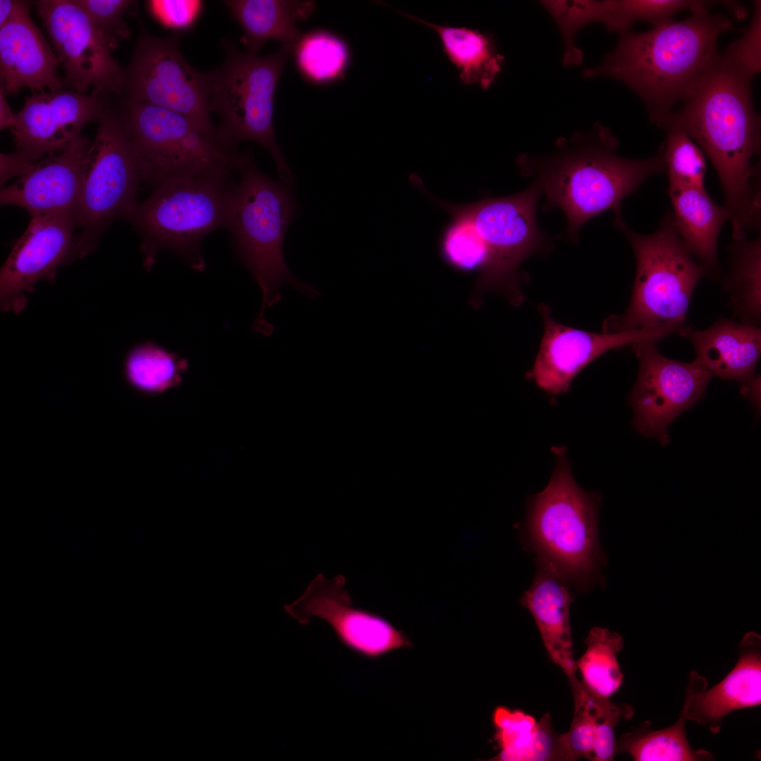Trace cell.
<instances>
[{
  "instance_id": "cell-1",
  "label": "cell",
  "mask_w": 761,
  "mask_h": 761,
  "mask_svg": "<svg viewBox=\"0 0 761 761\" xmlns=\"http://www.w3.org/2000/svg\"><path fill=\"white\" fill-rule=\"evenodd\" d=\"M753 79L721 55L685 104L655 123L678 130L702 149L722 183L732 236L760 229V119L752 99Z\"/></svg>"
},
{
  "instance_id": "cell-2",
  "label": "cell",
  "mask_w": 761,
  "mask_h": 761,
  "mask_svg": "<svg viewBox=\"0 0 761 761\" xmlns=\"http://www.w3.org/2000/svg\"><path fill=\"white\" fill-rule=\"evenodd\" d=\"M732 21L709 7L691 11L641 32L619 35L616 47L598 66L583 70L587 79L610 77L631 88L647 106L652 122L686 100L716 62L717 39Z\"/></svg>"
},
{
  "instance_id": "cell-3",
  "label": "cell",
  "mask_w": 761,
  "mask_h": 761,
  "mask_svg": "<svg viewBox=\"0 0 761 761\" xmlns=\"http://www.w3.org/2000/svg\"><path fill=\"white\" fill-rule=\"evenodd\" d=\"M618 145L610 130L596 123L588 132L558 139L552 154H524L516 159L521 174L539 183L545 198L542 209L564 212L571 242L578 241L579 230L597 215L612 209L614 217L621 216L625 197L648 178L666 171L661 148L649 159H631L617 154Z\"/></svg>"
},
{
  "instance_id": "cell-4",
  "label": "cell",
  "mask_w": 761,
  "mask_h": 761,
  "mask_svg": "<svg viewBox=\"0 0 761 761\" xmlns=\"http://www.w3.org/2000/svg\"><path fill=\"white\" fill-rule=\"evenodd\" d=\"M238 173L240 179L232 183L229 191L225 228L230 233L239 262L261 291V307L252 330L268 337L274 326L265 318V311L282 299L283 285L311 300L321 293L311 283L296 278L285 259V237L297 211L292 185L264 174L250 154Z\"/></svg>"
},
{
  "instance_id": "cell-5",
  "label": "cell",
  "mask_w": 761,
  "mask_h": 761,
  "mask_svg": "<svg viewBox=\"0 0 761 761\" xmlns=\"http://www.w3.org/2000/svg\"><path fill=\"white\" fill-rule=\"evenodd\" d=\"M555 465L546 488L527 504L522 531L526 546L576 590L604 583L607 558L598 535L600 494L582 489L572 475L564 447L552 448Z\"/></svg>"
},
{
  "instance_id": "cell-6",
  "label": "cell",
  "mask_w": 761,
  "mask_h": 761,
  "mask_svg": "<svg viewBox=\"0 0 761 761\" xmlns=\"http://www.w3.org/2000/svg\"><path fill=\"white\" fill-rule=\"evenodd\" d=\"M614 225L631 245L636 274L627 310L605 320L603 332L672 328L688 337L692 332L688 321L692 294L707 272L683 243L672 212L666 213L660 227L650 235L633 231L622 216L614 217Z\"/></svg>"
},
{
  "instance_id": "cell-7",
  "label": "cell",
  "mask_w": 761,
  "mask_h": 761,
  "mask_svg": "<svg viewBox=\"0 0 761 761\" xmlns=\"http://www.w3.org/2000/svg\"><path fill=\"white\" fill-rule=\"evenodd\" d=\"M231 171L204 173L156 186L126 218L140 234L143 265L150 271L162 251H170L194 270L203 271L202 242L225 228Z\"/></svg>"
},
{
  "instance_id": "cell-8",
  "label": "cell",
  "mask_w": 761,
  "mask_h": 761,
  "mask_svg": "<svg viewBox=\"0 0 761 761\" xmlns=\"http://www.w3.org/2000/svg\"><path fill=\"white\" fill-rule=\"evenodd\" d=\"M225 59L210 72V109L220 119L221 144L232 151L244 141L260 144L272 156L280 180L293 185V176L276 142L274 97L285 64L292 54L281 46L275 53L259 56L224 42Z\"/></svg>"
},
{
  "instance_id": "cell-9",
  "label": "cell",
  "mask_w": 761,
  "mask_h": 761,
  "mask_svg": "<svg viewBox=\"0 0 761 761\" xmlns=\"http://www.w3.org/2000/svg\"><path fill=\"white\" fill-rule=\"evenodd\" d=\"M111 97L97 122L76 214L78 233L89 253L112 222L132 212L138 188L146 181L125 112Z\"/></svg>"
},
{
  "instance_id": "cell-10",
  "label": "cell",
  "mask_w": 761,
  "mask_h": 761,
  "mask_svg": "<svg viewBox=\"0 0 761 761\" xmlns=\"http://www.w3.org/2000/svg\"><path fill=\"white\" fill-rule=\"evenodd\" d=\"M541 194L540 186L534 180L517 194L466 204H450L431 197L450 214L469 218L487 247V261L470 300L475 308L488 290L502 292L514 305L523 301L519 268L528 256L550 245L537 221V203Z\"/></svg>"
},
{
  "instance_id": "cell-11",
  "label": "cell",
  "mask_w": 761,
  "mask_h": 761,
  "mask_svg": "<svg viewBox=\"0 0 761 761\" xmlns=\"http://www.w3.org/2000/svg\"><path fill=\"white\" fill-rule=\"evenodd\" d=\"M118 98L144 163L145 182L154 187L213 171L238 172L249 156L228 149L216 135L182 115Z\"/></svg>"
},
{
  "instance_id": "cell-12",
  "label": "cell",
  "mask_w": 761,
  "mask_h": 761,
  "mask_svg": "<svg viewBox=\"0 0 761 761\" xmlns=\"http://www.w3.org/2000/svg\"><path fill=\"white\" fill-rule=\"evenodd\" d=\"M120 97L182 115L211 134L210 72L184 58L177 35L157 37L141 30L124 68Z\"/></svg>"
},
{
  "instance_id": "cell-13",
  "label": "cell",
  "mask_w": 761,
  "mask_h": 761,
  "mask_svg": "<svg viewBox=\"0 0 761 761\" xmlns=\"http://www.w3.org/2000/svg\"><path fill=\"white\" fill-rule=\"evenodd\" d=\"M35 4L72 89L86 93L92 88L105 96L120 95L124 68L76 1L39 0Z\"/></svg>"
},
{
  "instance_id": "cell-14",
  "label": "cell",
  "mask_w": 761,
  "mask_h": 761,
  "mask_svg": "<svg viewBox=\"0 0 761 761\" xmlns=\"http://www.w3.org/2000/svg\"><path fill=\"white\" fill-rule=\"evenodd\" d=\"M657 343L649 340L632 345L639 361V372L629 403L634 412L636 430L666 445L669 441V424L704 397L713 376L693 362L662 355L656 348Z\"/></svg>"
},
{
  "instance_id": "cell-15",
  "label": "cell",
  "mask_w": 761,
  "mask_h": 761,
  "mask_svg": "<svg viewBox=\"0 0 761 761\" xmlns=\"http://www.w3.org/2000/svg\"><path fill=\"white\" fill-rule=\"evenodd\" d=\"M76 216L58 214L31 217L0 271V306L19 314L39 281L54 282L57 270L89 253L82 245Z\"/></svg>"
},
{
  "instance_id": "cell-16",
  "label": "cell",
  "mask_w": 761,
  "mask_h": 761,
  "mask_svg": "<svg viewBox=\"0 0 761 761\" xmlns=\"http://www.w3.org/2000/svg\"><path fill=\"white\" fill-rule=\"evenodd\" d=\"M111 97L62 89L27 97L10 128L16 150L9 156L21 175L37 161L66 149L87 125L98 122Z\"/></svg>"
},
{
  "instance_id": "cell-17",
  "label": "cell",
  "mask_w": 761,
  "mask_h": 761,
  "mask_svg": "<svg viewBox=\"0 0 761 761\" xmlns=\"http://www.w3.org/2000/svg\"><path fill=\"white\" fill-rule=\"evenodd\" d=\"M346 579L318 574L304 592L284 610L305 626L312 618L325 621L339 642L351 652L375 659L406 647V637L383 617L353 605Z\"/></svg>"
},
{
  "instance_id": "cell-18",
  "label": "cell",
  "mask_w": 761,
  "mask_h": 761,
  "mask_svg": "<svg viewBox=\"0 0 761 761\" xmlns=\"http://www.w3.org/2000/svg\"><path fill=\"white\" fill-rule=\"evenodd\" d=\"M538 309L543 319L544 333L528 377L553 397L564 393L585 366L607 351L643 341L659 342L676 333L671 328L591 333L558 323L545 304H539Z\"/></svg>"
},
{
  "instance_id": "cell-19",
  "label": "cell",
  "mask_w": 761,
  "mask_h": 761,
  "mask_svg": "<svg viewBox=\"0 0 761 761\" xmlns=\"http://www.w3.org/2000/svg\"><path fill=\"white\" fill-rule=\"evenodd\" d=\"M92 146V142L81 135L63 151L33 163L1 189V205L22 207L31 217L76 216Z\"/></svg>"
},
{
  "instance_id": "cell-20",
  "label": "cell",
  "mask_w": 761,
  "mask_h": 761,
  "mask_svg": "<svg viewBox=\"0 0 761 761\" xmlns=\"http://www.w3.org/2000/svg\"><path fill=\"white\" fill-rule=\"evenodd\" d=\"M707 679L690 673L683 707L688 720L717 733L724 717L732 712L761 704V638L750 632L742 639L738 660L717 685L707 689Z\"/></svg>"
},
{
  "instance_id": "cell-21",
  "label": "cell",
  "mask_w": 761,
  "mask_h": 761,
  "mask_svg": "<svg viewBox=\"0 0 761 761\" xmlns=\"http://www.w3.org/2000/svg\"><path fill=\"white\" fill-rule=\"evenodd\" d=\"M30 4L18 1L8 21L0 27V79L4 95L23 88L33 93L62 89L60 61L30 16Z\"/></svg>"
},
{
  "instance_id": "cell-22",
  "label": "cell",
  "mask_w": 761,
  "mask_h": 761,
  "mask_svg": "<svg viewBox=\"0 0 761 761\" xmlns=\"http://www.w3.org/2000/svg\"><path fill=\"white\" fill-rule=\"evenodd\" d=\"M536 571L520 603L533 616L550 659L559 666L569 683L578 679L569 624L574 601L571 584L556 570L536 559Z\"/></svg>"
},
{
  "instance_id": "cell-23",
  "label": "cell",
  "mask_w": 761,
  "mask_h": 761,
  "mask_svg": "<svg viewBox=\"0 0 761 761\" xmlns=\"http://www.w3.org/2000/svg\"><path fill=\"white\" fill-rule=\"evenodd\" d=\"M696 353L694 364L712 376L743 384L755 378L761 352L760 327L720 318L710 328L688 335Z\"/></svg>"
},
{
  "instance_id": "cell-24",
  "label": "cell",
  "mask_w": 761,
  "mask_h": 761,
  "mask_svg": "<svg viewBox=\"0 0 761 761\" xmlns=\"http://www.w3.org/2000/svg\"><path fill=\"white\" fill-rule=\"evenodd\" d=\"M673 217L685 247L715 278L720 271L717 242L724 223L731 219L727 209L718 206L705 187L669 185Z\"/></svg>"
},
{
  "instance_id": "cell-25",
  "label": "cell",
  "mask_w": 761,
  "mask_h": 761,
  "mask_svg": "<svg viewBox=\"0 0 761 761\" xmlns=\"http://www.w3.org/2000/svg\"><path fill=\"white\" fill-rule=\"evenodd\" d=\"M223 4L243 30L247 52L257 54L268 40L293 48L302 36L297 23L314 11V1L228 0Z\"/></svg>"
},
{
  "instance_id": "cell-26",
  "label": "cell",
  "mask_w": 761,
  "mask_h": 761,
  "mask_svg": "<svg viewBox=\"0 0 761 761\" xmlns=\"http://www.w3.org/2000/svg\"><path fill=\"white\" fill-rule=\"evenodd\" d=\"M498 761H560L559 734L554 730L550 714L538 721L520 710L497 707L493 714Z\"/></svg>"
},
{
  "instance_id": "cell-27",
  "label": "cell",
  "mask_w": 761,
  "mask_h": 761,
  "mask_svg": "<svg viewBox=\"0 0 761 761\" xmlns=\"http://www.w3.org/2000/svg\"><path fill=\"white\" fill-rule=\"evenodd\" d=\"M397 11L435 30L442 42L445 54L459 70V78L463 84H476L487 89L496 80L502 70L505 58L498 51L493 35L464 27L438 25Z\"/></svg>"
},
{
  "instance_id": "cell-28",
  "label": "cell",
  "mask_w": 761,
  "mask_h": 761,
  "mask_svg": "<svg viewBox=\"0 0 761 761\" xmlns=\"http://www.w3.org/2000/svg\"><path fill=\"white\" fill-rule=\"evenodd\" d=\"M189 361L158 342L148 340L132 347L123 363L128 385L145 396L161 395L179 386Z\"/></svg>"
},
{
  "instance_id": "cell-29",
  "label": "cell",
  "mask_w": 761,
  "mask_h": 761,
  "mask_svg": "<svg viewBox=\"0 0 761 761\" xmlns=\"http://www.w3.org/2000/svg\"><path fill=\"white\" fill-rule=\"evenodd\" d=\"M729 271L723 291L730 293L729 308L740 323L757 326L760 323V237L749 240L745 235L734 239L729 246Z\"/></svg>"
},
{
  "instance_id": "cell-30",
  "label": "cell",
  "mask_w": 761,
  "mask_h": 761,
  "mask_svg": "<svg viewBox=\"0 0 761 761\" xmlns=\"http://www.w3.org/2000/svg\"><path fill=\"white\" fill-rule=\"evenodd\" d=\"M683 707L677 720L659 730L650 729L647 722L633 731L621 736L617 752L626 753L636 761H699L713 759L703 749L693 750L686 733L687 721Z\"/></svg>"
},
{
  "instance_id": "cell-31",
  "label": "cell",
  "mask_w": 761,
  "mask_h": 761,
  "mask_svg": "<svg viewBox=\"0 0 761 761\" xmlns=\"http://www.w3.org/2000/svg\"><path fill=\"white\" fill-rule=\"evenodd\" d=\"M292 54L299 73L315 85H328L342 80L351 60L348 44L326 30L302 35Z\"/></svg>"
},
{
  "instance_id": "cell-32",
  "label": "cell",
  "mask_w": 761,
  "mask_h": 761,
  "mask_svg": "<svg viewBox=\"0 0 761 761\" xmlns=\"http://www.w3.org/2000/svg\"><path fill=\"white\" fill-rule=\"evenodd\" d=\"M586 647L576 661L581 682L590 693L610 698L621 687L623 674L617 660L624 640L621 635L607 629L594 626L584 640Z\"/></svg>"
},
{
  "instance_id": "cell-33",
  "label": "cell",
  "mask_w": 761,
  "mask_h": 761,
  "mask_svg": "<svg viewBox=\"0 0 761 761\" xmlns=\"http://www.w3.org/2000/svg\"><path fill=\"white\" fill-rule=\"evenodd\" d=\"M712 1L692 0H609L605 1L604 25L619 35L629 32L637 21H645L656 27L672 20V17L683 10L695 11L710 7Z\"/></svg>"
},
{
  "instance_id": "cell-34",
  "label": "cell",
  "mask_w": 761,
  "mask_h": 761,
  "mask_svg": "<svg viewBox=\"0 0 761 761\" xmlns=\"http://www.w3.org/2000/svg\"><path fill=\"white\" fill-rule=\"evenodd\" d=\"M542 5L550 13L562 35L565 66L579 65L583 52L575 44V37L586 25L601 23L603 18L602 1H543Z\"/></svg>"
},
{
  "instance_id": "cell-35",
  "label": "cell",
  "mask_w": 761,
  "mask_h": 761,
  "mask_svg": "<svg viewBox=\"0 0 761 761\" xmlns=\"http://www.w3.org/2000/svg\"><path fill=\"white\" fill-rule=\"evenodd\" d=\"M667 139L661 146L669 185L704 187L706 161L702 149L685 133L665 130Z\"/></svg>"
},
{
  "instance_id": "cell-36",
  "label": "cell",
  "mask_w": 761,
  "mask_h": 761,
  "mask_svg": "<svg viewBox=\"0 0 761 761\" xmlns=\"http://www.w3.org/2000/svg\"><path fill=\"white\" fill-rule=\"evenodd\" d=\"M585 689L594 729L591 760H613L617 753L614 729L621 719H629L633 716V710L629 704H615L610 698L598 696Z\"/></svg>"
},
{
  "instance_id": "cell-37",
  "label": "cell",
  "mask_w": 761,
  "mask_h": 761,
  "mask_svg": "<svg viewBox=\"0 0 761 761\" xmlns=\"http://www.w3.org/2000/svg\"><path fill=\"white\" fill-rule=\"evenodd\" d=\"M453 221L445 232L443 249L451 263L463 269H472L485 264L487 247L478 230L466 217L451 214Z\"/></svg>"
},
{
  "instance_id": "cell-38",
  "label": "cell",
  "mask_w": 761,
  "mask_h": 761,
  "mask_svg": "<svg viewBox=\"0 0 761 761\" xmlns=\"http://www.w3.org/2000/svg\"><path fill=\"white\" fill-rule=\"evenodd\" d=\"M574 712L570 729L559 734L560 761L581 758L591 760L594 744V729L588 710L586 689L579 681L571 684Z\"/></svg>"
},
{
  "instance_id": "cell-39",
  "label": "cell",
  "mask_w": 761,
  "mask_h": 761,
  "mask_svg": "<svg viewBox=\"0 0 761 761\" xmlns=\"http://www.w3.org/2000/svg\"><path fill=\"white\" fill-rule=\"evenodd\" d=\"M75 1L103 35L111 49L116 48L119 39H126L130 37V31L123 15L132 4V1Z\"/></svg>"
},
{
  "instance_id": "cell-40",
  "label": "cell",
  "mask_w": 761,
  "mask_h": 761,
  "mask_svg": "<svg viewBox=\"0 0 761 761\" xmlns=\"http://www.w3.org/2000/svg\"><path fill=\"white\" fill-rule=\"evenodd\" d=\"M752 20L741 38L732 43L722 56L738 70L753 79L760 71L761 4L754 2Z\"/></svg>"
},
{
  "instance_id": "cell-41",
  "label": "cell",
  "mask_w": 761,
  "mask_h": 761,
  "mask_svg": "<svg viewBox=\"0 0 761 761\" xmlns=\"http://www.w3.org/2000/svg\"><path fill=\"white\" fill-rule=\"evenodd\" d=\"M203 2L191 0L151 1V12L160 23L174 30L189 29L198 18Z\"/></svg>"
},
{
  "instance_id": "cell-42",
  "label": "cell",
  "mask_w": 761,
  "mask_h": 761,
  "mask_svg": "<svg viewBox=\"0 0 761 761\" xmlns=\"http://www.w3.org/2000/svg\"><path fill=\"white\" fill-rule=\"evenodd\" d=\"M16 114H14L5 99L4 94L0 91V128H11L16 125Z\"/></svg>"
},
{
  "instance_id": "cell-43",
  "label": "cell",
  "mask_w": 761,
  "mask_h": 761,
  "mask_svg": "<svg viewBox=\"0 0 761 761\" xmlns=\"http://www.w3.org/2000/svg\"><path fill=\"white\" fill-rule=\"evenodd\" d=\"M18 1L0 0V27L5 25L15 12Z\"/></svg>"
}]
</instances>
